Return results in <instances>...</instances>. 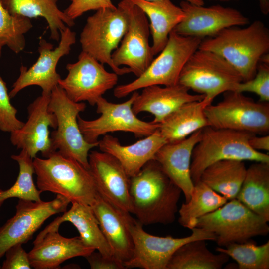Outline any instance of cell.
Returning a JSON list of instances; mask_svg holds the SVG:
<instances>
[{
    "label": "cell",
    "mask_w": 269,
    "mask_h": 269,
    "mask_svg": "<svg viewBox=\"0 0 269 269\" xmlns=\"http://www.w3.org/2000/svg\"><path fill=\"white\" fill-rule=\"evenodd\" d=\"M182 191L155 160L130 178V213L143 225L172 223Z\"/></svg>",
    "instance_id": "6da1fadb"
},
{
    "label": "cell",
    "mask_w": 269,
    "mask_h": 269,
    "mask_svg": "<svg viewBox=\"0 0 269 269\" xmlns=\"http://www.w3.org/2000/svg\"><path fill=\"white\" fill-rule=\"evenodd\" d=\"M198 49L221 56L246 81L255 76L261 58L269 51V31L260 20L245 28L229 27L202 39Z\"/></svg>",
    "instance_id": "7a4b0ae2"
},
{
    "label": "cell",
    "mask_w": 269,
    "mask_h": 269,
    "mask_svg": "<svg viewBox=\"0 0 269 269\" xmlns=\"http://www.w3.org/2000/svg\"><path fill=\"white\" fill-rule=\"evenodd\" d=\"M37 187L62 195L71 203L91 206L98 193L89 170L75 159L57 151L44 159H33Z\"/></svg>",
    "instance_id": "3957f363"
},
{
    "label": "cell",
    "mask_w": 269,
    "mask_h": 269,
    "mask_svg": "<svg viewBox=\"0 0 269 269\" xmlns=\"http://www.w3.org/2000/svg\"><path fill=\"white\" fill-rule=\"evenodd\" d=\"M253 133L207 126L192 154L190 174L194 184L200 181L204 169L223 160L269 162V155L253 149L248 143Z\"/></svg>",
    "instance_id": "277c9868"
},
{
    "label": "cell",
    "mask_w": 269,
    "mask_h": 269,
    "mask_svg": "<svg viewBox=\"0 0 269 269\" xmlns=\"http://www.w3.org/2000/svg\"><path fill=\"white\" fill-rule=\"evenodd\" d=\"M201 41V39L183 36L172 31L165 46L146 70L134 80L115 87L114 96L123 98L149 86L177 84L184 66L198 49Z\"/></svg>",
    "instance_id": "5b68a950"
},
{
    "label": "cell",
    "mask_w": 269,
    "mask_h": 269,
    "mask_svg": "<svg viewBox=\"0 0 269 269\" xmlns=\"http://www.w3.org/2000/svg\"><path fill=\"white\" fill-rule=\"evenodd\" d=\"M128 26L126 11L120 1L116 8H103L88 17L80 34L84 51L102 64L108 65L118 75L131 72L126 67H117L112 59Z\"/></svg>",
    "instance_id": "8992f818"
},
{
    "label": "cell",
    "mask_w": 269,
    "mask_h": 269,
    "mask_svg": "<svg viewBox=\"0 0 269 269\" xmlns=\"http://www.w3.org/2000/svg\"><path fill=\"white\" fill-rule=\"evenodd\" d=\"M242 82L235 69L214 52L197 49L189 58L180 74L178 83L204 95L206 106L219 95L234 91Z\"/></svg>",
    "instance_id": "52a82bcc"
},
{
    "label": "cell",
    "mask_w": 269,
    "mask_h": 269,
    "mask_svg": "<svg viewBox=\"0 0 269 269\" xmlns=\"http://www.w3.org/2000/svg\"><path fill=\"white\" fill-rule=\"evenodd\" d=\"M86 107L84 102L71 100L59 85L51 92L48 109L57 120L56 128L50 135L52 147L60 155L76 160L89 170V152L98 146V142H87L79 129L78 116Z\"/></svg>",
    "instance_id": "ba28073f"
},
{
    "label": "cell",
    "mask_w": 269,
    "mask_h": 269,
    "mask_svg": "<svg viewBox=\"0 0 269 269\" xmlns=\"http://www.w3.org/2000/svg\"><path fill=\"white\" fill-rule=\"evenodd\" d=\"M268 222L235 198L198 218L196 227L213 232L219 247H224L266 236L269 232Z\"/></svg>",
    "instance_id": "9c48e42d"
},
{
    "label": "cell",
    "mask_w": 269,
    "mask_h": 269,
    "mask_svg": "<svg viewBox=\"0 0 269 269\" xmlns=\"http://www.w3.org/2000/svg\"><path fill=\"white\" fill-rule=\"evenodd\" d=\"M223 99L206 106L209 126L216 129L247 132L261 135L269 132V103L256 102L243 93L225 92Z\"/></svg>",
    "instance_id": "30bf717a"
},
{
    "label": "cell",
    "mask_w": 269,
    "mask_h": 269,
    "mask_svg": "<svg viewBox=\"0 0 269 269\" xmlns=\"http://www.w3.org/2000/svg\"><path fill=\"white\" fill-rule=\"evenodd\" d=\"M127 219L134 249L131 258L124 263L125 269H166L172 255L183 244L195 240L215 241L216 238L213 232L197 227L190 236L183 238L156 236L147 233L130 213Z\"/></svg>",
    "instance_id": "8fae6325"
},
{
    "label": "cell",
    "mask_w": 269,
    "mask_h": 269,
    "mask_svg": "<svg viewBox=\"0 0 269 269\" xmlns=\"http://www.w3.org/2000/svg\"><path fill=\"white\" fill-rule=\"evenodd\" d=\"M138 92L132 93L131 97L121 103L109 102L103 96L97 101L96 112L100 116L94 120H86L79 115L77 120L79 129L85 140L90 143H97L101 135L114 132L133 133L136 137H146L154 133L159 124L139 119L134 113L132 105Z\"/></svg>",
    "instance_id": "7c38bea8"
},
{
    "label": "cell",
    "mask_w": 269,
    "mask_h": 269,
    "mask_svg": "<svg viewBox=\"0 0 269 269\" xmlns=\"http://www.w3.org/2000/svg\"><path fill=\"white\" fill-rule=\"evenodd\" d=\"M68 73L58 82L67 96L75 102L87 101L91 106L117 84L118 75L109 72L103 64L82 51L77 61L66 65Z\"/></svg>",
    "instance_id": "4fadbf2b"
},
{
    "label": "cell",
    "mask_w": 269,
    "mask_h": 269,
    "mask_svg": "<svg viewBox=\"0 0 269 269\" xmlns=\"http://www.w3.org/2000/svg\"><path fill=\"white\" fill-rule=\"evenodd\" d=\"M70 203L59 194L50 201L19 199L15 214L0 227V259L13 245L30 240L49 217L65 212Z\"/></svg>",
    "instance_id": "5bb4252c"
},
{
    "label": "cell",
    "mask_w": 269,
    "mask_h": 269,
    "mask_svg": "<svg viewBox=\"0 0 269 269\" xmlns=\"http://www.w3.org/2000/svg\"><path fill=\"white\" fill-rule=\"evenodd\" d=\"M120 1L128 15V26L120 45L113 52L111 57L115 66L128 67L138 77L154 58L149 42V22L144 12L131 1Z\"/></svg>",
    "instance_id": "9a60e30c"
},
{
    "label": "cell",
    "mask_w": 269,
    "mask_h": 269,
    "mask_svg": "<svg viewBox=\"0 0 269 269\" xmlns=\"http://www.w3.org/2000/svg\"><path fill=\"white\" fill-rule=\"evenodd\" d=\"M58 46L53 49V45L41 38L39 43V56L36 62L29 69L23 65L20 68V75L14 83L9 92L10 98L30 86L36 85L42 90V92L51 93L61 79L56 72L59 60L69 54L71 46L75 43L76 33L67 26L60 31Z\"/></svg>",
    "instance_id": "2e32d148"
},
{
    "label": "cell",
    "mask_w": 269,
    "mask_h": 269,
    "mask_svg": "<svg viewBox=\"0 0 269 269\" xmlns=\"http://www.w3.org/2000/svg\"><path fill=\"white\" fill-rule=\"evenodd\" d=\"M180 7L184 17L173 31L183 36L202 40L214 37L224 29L249 23L248 18L239 10L220 5L204 7L184 0L180 2Z\"/></svg>",
    "instance_id": "e0dca14e"
},
{
    "label": "cell",
    "mask_w": 269,
    "mask_h": 269,
    "mask_svg": "<svg viewBox=\"0 0 269 269\" xmlns=\"http://www.w3.org/2000/svg\"><path fill=\"white\" fill-rule=\"evenodd\" d=\"M51 93L42 92L27 108L28 120L19 130L11 133V143L25 150L33 159L40 152L47 158L55 152L51 142L49 128L55 129V115L48 109Z\"/></svg>",
    "instance_id": "ac0fdd59"
},
{
    "label": "cell",
    "mask_w": 269,
    "mask_h": 269,
    "mask_svg": "<svg viewBox=\"0 0 269 269\" xmlns=\"http://www.w3.org/2000/svg\"><path fill=\"white\" fill-rule=\"evenodd\" d=\"M88 162L100 195L119 210L130 213V177L120 162L108 153L97 151L89 153Z\"/></svg>",
    "instance_id": "d6986e66"
},
{
    "label": "cell",
    "mask_w": 269,
    "mask_h": 269,
    "mask_svg": "<svg viewBox=\"0 0 269 269\" xmlns=\"http://www.w3.org/2000/svg\"><path fill=\"white\" fill-rule=\"evenodd\" d=\"M202 129L181 141L166 143L157 151L154 159L181 189L185 202L190 199L194 187L190 174L191 156L195 146L201 139Z\"/></svg>",
    "instance_id": "ffe728a7"
},
{
    "label": "cell",
    "mask_w": 269,
    "mask_h": 269,
    "mask_svg": "<svg viewBox=\"0 0 269 269\" xmlns=\"http://www.w3.org/2000/svg\"><path fill=\"white\" fill-rule=\"evenodd\" d=\"M28 252L31 267L35 269H55L64 261L76 257H86L95 251L86 246L80 236L66 238L58 230L46 233Z\"/></svg>",
    "instance_id": "44dd1931"
},
{
    "label": "cell",
    "mask_w": 269,
    "mask_h": 269,
    "mask_svg": "<svg viewBox=\"0 0 269 269\" xmlns=\"http://www.w3.org/2000/svg\"><path fill=\"white\" fill-rule=\"evenodd\" d=\"M189 90L179 83L173 86L145 87L134 99L132 110L136 115L141 112L150 113L154 116L152 122L160 124L183 104L201 101L205 97L202 94H191Z\"/></svg>",
    "instance_id": "7402d4cb"
},
{
    "label": "cell",
    "mask_w": 269,
    "mask_h": 269,
    "mask_svg": "<svg viewBox=\"0 0 269 269\" xmlns=\"http://www.w3.org/2000/svg\"><path fill=\"white\" fill-rule=\"evenodd\" d=\"M115 256L124 263L132 257L134 244L129 228V212L115 207L98 193L90 206Z\"/></svg>",
    "instance_id": "603a6c76"
},
{
    "label": "cell",
    "mask_w": 269,
    "mask_h": 269,
    "mask_svg": "<svg viewBox=\"0 0 269 269\" xmlns=\"http://www.w3.org/2000/svg\"><path fill=\"white\" fill-rule=\"evenodd\" d=\"M167 142L157 129L153 134L129 145H123L119 139L106 134L98 141L101 151L115 157L130 178L137 174L149 161L154 159L157 151Z\"/></svg>",
    "instance_id": "cb8c5ba5"
},
{
    "label": "cell",
    "mask_w": 269,
    "mask_h": 269,
    "mask_svg": "<svg viewBox=\"0 0 269 269\" xmlns=\"http://www.w3.org/2000/svg\"><path fill=\"white\" fill-rule=\"evenodd\" d=\"M71 203L70 209L64 212L62 216L56 217L47 225L37 236L34 242L39 241L49 232L58 230L63 222L68 221L76 228L81 240L86 246L94 248L105 256L115 257L91 207L77 202Z\"/></svg>",
    "instance_id": "d4e9b609"
},
{
    "label": "cell",
    "mask_w": 269,
    "mask_h": 269,
    "mask_svg": "<svg viewBox=\"0 0 269 269\" xmlns=\"http://www.w3.org/2000/svg\"><path fill=\"white\" fill-rule=\"evenodd\" d=\"M139 7L149 20L154 56L164 48L170 33L183 19L184 13L180 6L171 0H130Z\"/></svg>",
    "instance_id": "484cf974"
},
{
    "label": "cell",
    "mask_w": 269,
    "mask_h": 269,
    "mask_svg": "<svg viewBox=\"0 0 269 269\" xmlns=\"http://www.w3.org/2000/svg\"><path fill=\"white\" fill-rule=\"evenodd\" d=\"M206 105L203 101L185 103L159 124L158 129L167 143L181 141L194 132L209 126L204 113Z\"/></svg>",
    "instance_id": "4316f807"
},
{
    "label": "cell",
    "mask_w": 269,
    "mask_h": 269,
    "mask_svg": "<svg viewBox=\"0 0 269 269\" xmlns=\"http://www.w3.org/2000/svg\"><path fill=\"white\" fill-rule=\"evenodd\" d=\"M4 8L13 15L28 18L41 17L47 21L50 30V38L57 41L60 31L74 25L70 18L57 5V0H0Z\"/></svg>",
    "instance_id": "83f0119b"
},
{
    "label": "cell",
    "mask_w": 269,
    "mask_h": 269,
    "mask_svg": "<svg viewBox=\"0 0 269 269\" xmlns=\"http://www.w3.org/2000/svg\"><path fill=\"white\" fill-rule=\"evenodd\" d=\"M236 199L269 221V162H255L246 170Z\"/></svg>",
    "instance_id": "f1b7e54d"
},
{
    "label": "cell",
    "mask_w": 269,
    "mask_h": 269,
    "mask_svg": "<svg viewBox=\"0 0 269 269\" xmlns=\"http://www.w3.org/2000/svg\"><path fill=\"white\" fill-rule=\"evenodd\" d=\"M247 168L244 161L223 160L206 167L200 180L228 200L236 198Z\"/></svg>",
    "instance_id": "f546056e"
},
{
    "label": "cell",
    "mask_w": 269,
    "mask_h": 269,
    "mask_svg": "<svg viewBox=\"0 0 269 269\" xmlns=\"http://www.w3.org/2000/svg\"><path fill=\"white\" fill-rule=\"evenodd\" d=\"M206 240H195L177 249L171 257L166 269H221L229 259L221 252L214 254L207 247Z\"/></svg>",
    "instance_id": "4dcf8cb0"
},
{
    "label": "cell",
    "mask_w": 269,
    "mask_h": 269,
    "mask_svg": "<svg viewBox=\"0 0 269 269\" xmlns=\"http://www.w3.org/2000/svg\"><path fill=\"white\" fill-rule=\"evenodd\" d=\"M228 201L200 180L194 184L190 199L179 209L178 222L183 227L192 230L196 227L198 218L217 209Z\"/></svg>",
    "instance_id": "1f68e13d"
},
{
    "label": "cell",
    "mask_w": 269,
    "mask_h": 269,
    "mask_svg": "<svg viewBox=\"0 0 269 269\" xmlns=\"http://www.w3.org/2000/svg\"><path fill=\"white\" fill-rule=\"evenodd\" d=\"M11 158L16 161L19 167L18 176L14 184L9 189H0V208L4 201L11 198L34 201L41 200L39 190L34 183L33 174L34 169L33 159L23 150L18 155H12Z\"/></svg>",
    "instance_id": "d6a6232c"
},
{
    "label": "cell",
    "mask_w": 269,
    "mask_h": 269,
    "mask_svg": "<svg viewBox=\"0 0 269 269\" xmlns=\"http://www.w3.org/2000/svg\"><path fill=\"white\" fill-rule=\"evenodd\" d=\"M216 250L231 257L239 269H269V241L261 245L250 240L244 243H234Z\"/></svg>",
    "instance_id": "836d02e7"
},
{
    "label": "cell",
    "mask_w": 269,
    "mask_h": 269,
    "mask_svg": "<svg viewBox=\"0 0 269 269\" xmlns=\"http://www.w3.org/2000/svg\"><path fill=\"white\" fill-rule=\"evenodd\" d=\"M32 26L30 19L11 14L0 0V58L4 46L16 54L23 51L25 46L24 34Z\"/></svg>",
    "instance_id": "e575fe53"
},
{
    "label": "cell",
    "mask_w": 269,
    "mask_h": 269,
    "mask_svg": "<svg viewBox=\"0 0 269 269\" xmlns=\"http://www.w3.org/2000/svg\"><path fill=\"white\" fill-rule=\"evenodd\" d=\"M234 91L243 93L256 94L260 101H269V57L265 54L260 59L255 76L251 79L242 81L236 86Z\"/></svg>",
    "instance_id": "d590c367"
},
{
    "label": "cell",
    "mask_w": 269,
    "mask_h": 269,
    "mask_svg": "<svg viewBox=\"0 0 269 269\" xmlns=\"http://www.w3.org/2000/svg\"><path fill=\"white\" fill-rule=\"evenodd\" d=\"M10 99L6 84L0 75V130L11 133L20 129L24 123L16 117L17 110Z\"/></svg>",
    "instance_id": "8d00e7d4"
},
{
    "label": "cell",
    "mask_w": 269,
    "mask_h": 269,
    "mask_svg": "<svg viewBox=\"0 0 269 269\" xmlns=\"http://www.w3.org/2000/svg\"><path fill=\"white\" fill-rule=\"evenodd\" d=\"M71 3L64 11L71 19L74 20L85 12L103 8H116L111 0H71Z\"/></svg>",
    "instance_id": "74e56055"
},
{
    "label": "cell",
    "mask_w": 269,
    "mask_h": 269,
    "mask_svg": "<svg viewBox=\"0 0 269 269\" xmlns=\"http://www.w3.org/2000/svg\"><path fill=\"white\" fill-rule=\"evenodd\" d=\"M22 244H16L7 250L5 259L1 266L2 269H31L32 268L28 253L22 247Z\"/></svg>",
    "instance_id": "f35d334b"
},
{
    "label": "cell",
    "mask_w": 269,
    "mask_h": 269,
    "mask_svg": "<svg viewBox=\"0 0 269 269\" xmlns=\"http://www.w3.org/2000/svg\"><path fill=\"white\" fill-rule=\"evenodd\" d=\"M92 269H123L124 263L116 257H109L95 251L85 257Z\"/></svg>",
    "instance_id": "ab89813d"
},
{
    "label": "cell",
    "mask_w": 269,
    "mask_h": 269,
    "mask_svg": "<svg viewBox=\"0 0 269 269\" xmlns=\"http://www.w3.org/2000/svg\"><path fill=\"white\" fill-rule=\"evenodd\" d=\"M248 143L254 150L269 151V135L266 134L258 136L256 134H254L249 138Z\"/></svg>",
    "instance_id": "60d3db41"
},
{
    "label": "cell",
    "mask_w": 269,
    "mask_h": 269,
    "mask_svg": "<svg viewBox=\"0 0 269 269\" xmlns=\"http://www.w3.org/2000/svg\"><path fill=\"white\" fill-rule=\"evenodd\" d=\"M220 1H229L238 0H209ZM259 6L261 12L264 14H267L269 12V0H259Z\"/></svg>",
    "instance_id": "b9f144b4"
},
{
    "label": "cell",
    "mask_w": 269,
    "mask_h": 269,
    "mask_svg": "<svg viewBox=\"0 0 269 269\" xmlns=\"http://www.w3.org/2000/svg\"><path fill=\"white\" fill-rule=\"evenodd\" d=\"M148 0V1H152L155 0ZM186 1H187L191 3L198 5H204V2L203 0H185Z\"/></svg>",
    "instance_id": "7bdbcfd3"
},
{
    "label": "cell",
    "mask_w": 269,
    "mask_h": 269,
    "mask_svg": "<svg viewBox=\"0 0 269 269\" xmlns=\"http://www.w3.org/2000/svg\"><path fill=\"white\" fill-rule=\"evenodd\" d=\"M0 269H1V266H0Z\"/></svg>",
    "instance_id": "ee69618b"
},
{
    "label": "cell",
    "mask_w": 269,
    "mask_h": 269,
    "mask_svg": "<svg viewBox=\"0 0 269 269\" xmlns=\"http://www.w3.org/2000/svg\"></svg>",
    "instance_id": "f6af8a7d"
}]
</instances>
